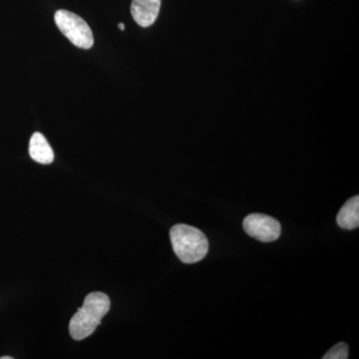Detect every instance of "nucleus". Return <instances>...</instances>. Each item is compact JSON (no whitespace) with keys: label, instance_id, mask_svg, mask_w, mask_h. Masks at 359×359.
Instances as JSON below:
<instances>
[{"label":"nucleus","instance_id":"1","mask_svg":"<svg viewBox=\"0 0 359 359\" xmlns=\"http://www.w3.org/2000/svg\"><path fill=\"white\" fill-rule=\"evenodd\" d=\"M109 297L103 292H91L85 297L83 306L72 316L69 323L71 337L83 340L90 337L108 311H110Z\"/></svg>","mask_w":359,"mask_h":359},{"label":"nucleus","instance_id":"2","mask_svg":"<svg viewBox=\"0 0 359 359\" xmlns=\"http://www.w3.org/2000/svg\"><path fill=\"white\" fill-rule=\"evenodd\" d=\"M170 238L175 254L183 263H198L207 256L209 250L208 238L195 226L176 224L170 231Z\"/></svg>","mask_w":359,"mask_h":359},{"label":"nucleus","instance_id":"3","mask_svg":"<svg viewBox=\"0 0 359 359\" xmlns=\"http://www.w3.org/2000/svg\"><path fill=\"white\" fill-rule=\"evenodd\" d=\"M54 20L58 29L78 48L90 49L93 46V33L83 18L65 9H60L56 11Z\"/></svg>","mask_w":359,"mask_h":359},{"label":"nucleus","instance_id":"4","mask_svg":"<svg viewBox=\"0 0 359 359\" xmlns=\"http://www.w3.org/2000/svg\"><path fill=\"white\" fill-rule=\"evenodd\" d=\"M244 230L259 242H275L280 238L282 226L278 219L264 214H250L243 223Z\"/></svg>","mask_w":359,"mask_h":359},{"label":"nucleus","instance_id":"5","mask_svg":"<svg viewBox=\"0 0 359 359\" xmlns=\"http://www.w3.org/2000/svg\"><path fill=\"white\" fill-rule=\"evenodd\" d=\"M161 0H132L131 13L137 25L149 27L159 15Z\"/></svg>","mask_w":359,"mask_h":359},{"label":"nucleus","instance_id":"6","mask_svg":"<svg viewBox=\"0 0 359 359\" xmlns=\"http://www.w3.org/2000/svg\"><path fill=\"white\" fill-rule=\"evenodd\" d=\"M29 155L32 160L39 164L48 165L54 161V152L41 133L32 135L29 142Z\"/></svg>","mask_w":359,"mask_h":359},{"label":"nucleus","instance_id":"7","mask_svg":"<svg viewBox=\"0 0 359 359\" xmlns=\"http://www.w3.org/2000/svg\"><path fill=\"white\" fill-rule=\"evenodd\" d=\"M337 223L344 230H354L359 226V197L351 198L337 214Z\"/></svg>","mask_w":359,"mask_h":359},{"label":"nucleus","instance_id":"8","mask_svg":"<svg viewBox=\"0 0 359 359\" xmlns=\"http://www.w3.org/2000/svg\"><path fill=\"white\" fill-rule=\"evenodd\" d=\"M323 359H347L348 358V346L344 342H339L327 351Z\"/></svg>","mask_w":359,"mask_h":359},{"label":"nucleus","instance_id":"9","mask_svg":"<svg viewBox=\"0 0 359 359\" xmlns=\"http://www.w3.org/2000/svg\"><path fill=\"white\" fill-rule=\"evenodd\" d=\"M118 27H119L120 30H122V32H124V30H125V25H123V23H119V25H118Z\"/></svg>","mask_w":359,"mask_h":359},{"label":"nucleus","instance_id":"10","mask_svg":"<svg viewBox=\"0 0 359 359\" xmlns=\"http://www.w3.org/2000/svg\"><path fill=\"white\" fill-rule=\"evenodd\" d=\"M0 359H13V358H11V356H1Z\"/></svg>","mask_w":359,"mask_h":359}]
</instances>
